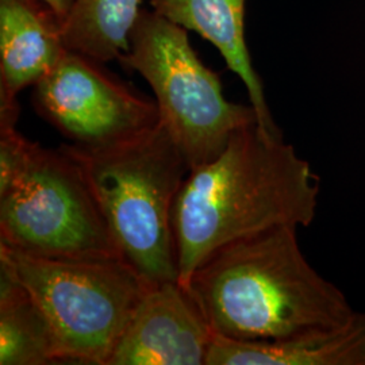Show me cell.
Returning <instances> with one entry per match:
<instances>
[{
    "label": "cell",
    "mask_w": 365,
    "mask_h": 365,
    "mask_svg": "<svg viewBox=\"0 0 365 365\" xmlns=\"http://www.w3.org/2000/svg\"><path fill=\"white\" fill-rule=\"evenodd\" d=\"M321 192L310 163L283 137L253 125L237 131L218 156L190 170L172 223L179 282L232 242L282 226L313 223Z\"/></svg>",
    "instance_id": "6da1fadb"
},
{
    "label": "cell",
    "mask_w": 365,
    "mask_h": 365,
    "mask_svg": "<svg viewBox=\"0 0 365 365\" xmlns=\"http://www.w3.org/2000/svg\"><path fill=\"white\" fill-rule=\"evenodd\" d=\"M184 287L212 333L237 341H274L334 329L356 313L345 294L304 257L292 226L218 249Z\"/></svg>",
    "instance_id": "7a4b0ae2"
},
{
    "label": "cell",
    "mask_w": 365,
    "mask_h": 365,
    "mask_svg": "<svg viewBox=\"0 0 365 365\" xmlns=\"http://www.w3.org/2000/svg\"><path fill=\"white\" fill-rule=\"evenodd\" d=\"M60 149L78 164L123 260L150 286L179 282L172 212L191 168L164 125L114 144Z\"/></svg>",
    "instance_id": "3957f363"
},
{
    "label": "cell",
    "mask_w": 365,
    "mask_h": 365,
    "mask_svg": "<svg viewBox=\"0 0 365 365\" xmlns=\"http://www.w3.org/2000/svg\"><path fill=\"white\" fill-rule=\"evenodd\" d=\"M6 261L43 314L58 363L107 365L131 314L150 287L123 260H64L0 244Z\"/></svg>",
    "instance_id": "277c9868"
},
{
    "label": "cell",
    "mask_w": 365,
    "mask_h": 365,
    "mask_svg": "<svg viewBox=\"0 0 365 365\" xmlns=\"http://www.w3.org/2000/svg\"><path fill=\"white\" fill-rule=\"evenodd\" d=\"M118 61L150 86L160 122L191 170L218 156L237 131L257 125L252 106L226 99L220 75L200 60L188 30L156 11L141 10L130 49Z\"/></svg>",
    "instance_id": "5b68a950"
},
{
    "label": "cell",
    "mask_w": 365,
    "mask_h": 365,
    "mask_svg": "<svg viewBox=\"0 0 365 365\" xmlns=\"http://www.w3.org/2000/svg\"><path fill=\"white\" fill-rule=\"evenodd\" d=\"M0 244L48 259L123 260L78 164L38 143L0 195Z\"/></svg>",
    "instance_id": "8992f818"
},
{
    "label": "cell",
    "mask_w": 365,
    "mask_h": 365,
    "mask_svg": "<svg viewBox=\"0 0 365 365\" xmlns=\"http://www.w3.org/2000/svg\"><path fill=\"white\" fill-rule=\"evenodd\" d=\"M33 88L37 114L71 144H114L160 122L156 101L81 53L66 51Z\"/></svg>",
    "instance_id": "52a82bcc"
},
{
    "label": "cell",
    "mask_w": 365,
    "mask_h": 365,
    "mask_svg": "<svg viewBox=\"0 0 365 365\" xmlns=\"http://www.w3.org/2000/svg\"><path fill=\"white\" fill-rule=\"evenodd\" d=\"M214 333L188 288L146 289L107 365H206Z\"/></svg>",
    "instance_id": "ba28073f"
},
{
    "label": "cell",
    "mask_w": 365,
    "mask_h": 365,
    "mask_svg": "<svg viewBox=\"0 0 365 365\" xmlns=\"http://www.w3.org/2000/svg\"><path fill=\"white\" fill-rule=\"evenodd\" d=\"M63 21L43 0H0V106L15 107L66 54Z\"/></svg>",
    "instance_id": "9c48e42d"
},
{
    "label": "cell",
    "mask_w": 365,
    "mask_h": 365,
    "mask_svg": "<svg viewBox=\"0 0 365 365\" xmlns=\"http://www.w3.org/2000/svg\"><path fill=\"white\" fill-rule=\"evenodd\" d=\"M245 4L247 0H150L153 11L202 36L218 49L227 68L244 83L257 125L271 135L283 137L252 64L245 39Z\"/></svg>",
    "instance_id": "30bf717a"
},
{
    "label": "cell",
    "mask_w": 365,
    "mask_h": 365,
    "mask_svg": "<svg viewBox=\"0 0 365 365\" xmlns=\"http://www.w3.org/2000/svg\"><path fill=\"white\" fill-rule=\"evenodd\" d=\"M206 365H365V314L289 339L237 341L214 334Z\"/></svg>",
    "instance_id": "8fae6325"
},
{
    "label": "cell",
    "mask_w": 365,
    "mask_h": 365,
    "mask_svg": "<svg viewBox=\"0 0 365 365\" xmlns=\"http://www.w3.org/2000/svg\"><path fill=\"white\" fill-rule=\"evenodd\" d=\"M58 364L52 331L37 303L0 260V365Z\"/></svg>",
    "instance_id": "7c38bea8"
},
{
    "label": "cell",
    "mask_w": 365,
    "mask_h": 365,
    "mask_svg": "<svg viewBox=\"0 0 365 365\" xmlns=\"http://www.w3.org/2000/svg\"><path fill=\"white\" fill-rule=\"evenodd\" d=\"M141 0H72L63 21L66 49L101 63L119 60L130 49Z\"/></svg>",
    "instance_id": "4fadbf2b"
},
{
    "label": "cell",
    "mask_w": 365,
    "mask_h": 365,
    "mask_svg": "<svg viewBox=\"0 0 365 365\" xmlns=\"http://www.w3.org/2000/svg\"><path fill=\"white\" fill-rule=\"evenodd\" d=\"M16 123L18 119L0 118V195L26 168L36 145L18 131Z\"/></svg>",
    "instance_id": "5bb4252c"
},
{
    "label": "cell",
    "mask_w": 365,
    "mask_h": 365,
    "mask_svg": "<svg viewBox=\"0 0 365 365\" xmlns=\"http://www.w3.org/2000/svg\"><path fill=\"white\" fill-rule=\"evenodd\" d=\"M43 1L52 7L54 13L61 18V21H64L72 3V0H43Z\"/></svg>",
    "instance_id": "9a60e30c"
}]
</instances>
